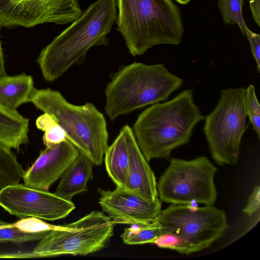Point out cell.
Here are the masks:
<instances>
[{
    "mask_svg": "<svg viewBox=\"0 0 260 260\" xmlns=\"http://www.w3.org/2000/svg\"><path fill=\"white\" fill-rule=\"evenodd\" d=\"M116 7V0H97L42 50L37 62L46 81H53L74 64L82 63L92 47L108 44Z\"/></svg>",
    "mask_w": 260,
    "mask_h": 260,
    "instance_id": "1",
    "label": "cell"
},
{
    "mask_svg": "<svg viewBox=\"0 0 260 260\" xmlns=\"http://www.w3.org/2000/svg\"><path fill=\"white\" fill-rule=\"evenodd\" d=\"M205 119L191 89L164 103L145 109L133 125V132L146 159H170L172 151L187 144L196 125Z\"/></svg>",
    "mask_w": 260,
    "mask_h": 260,
    "instance_id": "2",
    "label": "cell"
},
{
    "mask_svg": "<svg viewBox=\"0 0 260 260\" xmlns=\"http://www.w3.org/2000/svg\"><path fill=\"white\" fill-rule=\"evenodd\" d=\"M117 4L118 30L132 56L157 45L181 43L184 29L172 0H117Z\"/></svg>",
    "mask_w": 260,
    "mask_h": 260,
    "instance_id": "3",
    "label": "cell"
},
{
    "mask_svg": "<svg viewBox=\"0 0 260 260\" xmlns=\"http://www.w3.org/2000/svg\"><path fill=\"white\" fill-rule=\"evenodd\" d=\"M183 83V80L163 63L135 62L121 67L105 89V112L113 121L120 115L167 100Z\"/></svg>",
    "mask_w": 260,
    "mask_h": 260,
    "instance_id": "4",
    "label": "cell"
},
{
    "mask_svg": "<svg viewBox=\"0 0 260 260\" xmlns=\"http://www.w3.org/2000/svg\"><path fill=\"white\" fill-rule=\"evenodd\" d=\"M29 102L53 116L65 131L67 140L93 165L102 164L109 146V134L104 115L93 104L73 105L59 91L49 88H35Z\"/></svg>",
    "mask_w": 260,
    "mask_h": 260,
    "instance_id": "5",
    "label": "cell"
},
{
    "mask_svg": "<svg viewBox=\"0 0 260 260\" xmlns=\"http://www.w3.org/2000/svg\"><path fill=\"white\" fill-rule=\"evenodd\" d=\"M243 87L221 90L214 109L205 117L203 131L211 155L220 166L236 164L239 158L247 116Z\"/></svg>",
    "mask_w": 260,
    "mask_h": 260,
    "instance_id": "6",
    "label": "cell"
},
{
    "mask_svg": "<svg viewBox=\"0 0 260 260\" xmlns=\"http://www.w3.org/2000/svg\"><path fill=\"white\" fill-rule=\"evenodd\" d=\"M196 204H171L161 210L157 219L164 233H172L180 238L183 254L209 247L230 228L223 210L213 205L199 207Z\"/></svg>",
    "mask_w": 260,
    "mask_h": 260,
    "instance_id": "7",
    "label": "cell"
},
{
    "mask_svg": "<svg viewBox=\"0 0 260 260\" xmlns=\"http://www.w3.org/2000/svg\"><path fill=\"white\" fill-rule=\"evenodd\" d=\"M217 170L205 156L191 160L171 158L157 183L158 197L171 204L213 205L217 197L214 182Z\"/></svg>",
    "mask_w": 260,
    "mask_h": 260,
    "instance_id": "8",
    "label": "cell"
},
{
    "mask_svg": "<svg viewBox=\"0 0 260 260\" xmlns=\"http://www.w3.org/2000/svg\"><path fill=\"white\" fill-rule=\"evenodd\" d=\"M115 223L100 211L50 232L32 252L19 257H44L64 254L86 255L102 250L113 235Z\"/></svg>",
    "mask_w": 260,
    "mask_h": 260,
    "instance_id": "9",
    "label": "cell"
},
{
    "mask_svg": "<svg viewBox=\"0 0 260 260\" xmlns=\"http://www.w3.org/2000/svg\"><path fill=\"white\" fill-rule=\"evenodd\" d=\"M79 0H0V26L31 27L72 23L82 14Z\"/></svg>",
    "mask_w": 260,
    "mask_h": 260,
    "instance_id": "10",
    "label": "cell"
},
{
    "mask_svg": "<svg viewBox=\"0 0 260 260\" xmlns=\"http://www.w3.org/2000/svg\"><path fill=\"white\" fill-rule=\"evenodd\" d=\"M0 206L10 214L22 218L35 217L54 221L67 217L76 206L49 192L17 183L1 188Z\"/></svg>",
    "mask_w": 260,
    "mask_h": 260,
    "instance_id": "11",
    "label": "cell"
},
{
    "mask_svg": "<svg viewBox=\"0 0 260 260\" xmlns=\"http://www.w3.org/2000/svg\"><path fill=\"white\" fill-rule=\"evenodd\" d=\"M98 190L99 204L115 224H149L158 219L161 211L159 198L148 200L119 186L113 190L100 188Z\"/></svg>",
    "mask_w": 260,
    "mask_h": 260,
    "instance_id": "12",
    "label": "cell"
},
{
    "mask_svg": "<svg viewBox=\"0 0 260 260\" xmlns=\"http://www.w3.org/2000/svg\"><path fill=\"white\" fill-rule=\"evenodd\" d=\"M79 150L68 140L46 148L26 171L24 185L37 189L48 190L79 155Z\"/></svg>",
    "mask_w": 260,
    "mask_h": 260,
    "instance_id": "13",
    "label": "cell"
},
{
    "mask_svg": "<svg viewBox=\"0 0 260 260\" xmlns=\"http://www.w3.org/2000/svg\"><path fill=\"white\" fill-rule=\"evenodd\" d=\"M122 129L129 151L128 173L124 188L154 201L158 198L154 174L141 151L132 128L125 125Z\"/></svg>",
    "mask_w": 260,
    "mask_h": 260,
    "instance_id": "14",
    "label": "cell"
},
{
    "mask_svg": "<svg viewBox=\"0 0 260 260\" xmlns=\"http://www.w3.org/2000/svg\"><path fill=\"white\" fill-rule=\"evenodd\" d=\"M93 165L89 159L80 153L60 177L54 193L71 201L74 195L88 190L87 182L93 178Z\"/></svg>",
    "mask_w": 260,
    "mask_h": 260,
    "instance_id": "15",
    "label": "cell"
},
{
    "mask_svg": "<svg viewBox=\"0 0 260 260\" xmlns=\"http://www.w3.org/2000/svg\"><path fill=\"white\" fill-rule=\"evenodd\" d=\"M35 88L32 77L22 73L6 75L0 79V105L12 111L29 102Z\"/></svg>",
    "mask_w": 260,
    "mask_h": 260,
    "instance_id": "16",
    "label": "cell"
},
{
    "mask_svg": "<svg viewBox=\"0 0 260 260\" xmlns=\"http://www.w3.org/2000/svg\"><path fill=\"white\" fill-rule=\"evenodd\" d=\"M107 172L116 186L124 187L129 164V151L123 130L121 128L105 153Z\"/></svg>",
    "mask_w": 260,
    "mask_h": 260,
    "instance_id": "17",
    "label": "cell"
},
{
    "mask_svg": "<svg viewBox=\"0 0 260 260\" xmlns=\"http://www.w3.org/2000/svg\"><path fill=\"white\" fill-rule=\"evenodd\" d=\"M29 120L0 105V142L19 151L28 142Z\"/></svg>",
    "mask_w": 260,
    "mask_h": 260,
    "instance_id": "18",
    "label": "cell"
},
{
    "mask_svg": "<svg viewBox=\"0 0 260 260\" xmlns=\"http://www.w3.org/2000/svg\"><path fill=\"white\" fill-rule=\"evenodd\" d=\"M24 172L11 148L0 142V187L19 183Z\"/></svg>",
    "mask_w": 260,
    "mask_h": 260,
    "instance_id": "19",
    "label": "cell"
},
{
    "mask_svg": "<svg viewBox=\"0 0 260 260\" xmlns=\"http://www.w3.org/2000/svg\"><path fill=\"white\" fill-rule=\"evenodd\" d=\"M162 234L163 227L157 220L147 224L132 225L124 229L120 237L125 244L139 245L153 243Z\"/></svg>",
    "mask_w": 260,
    "mask_h": 260,
    "instance_id": "20",
    "label": "cell"
},
{
    "mask_svg": "<svg viewBox=\"0 0 260 260\" xmlns=\"http://www.w3.org/2000/svg\"><path fill=\"white\" fill-rule=\"evenodd\" d=\"M37 127L44 132L42 140L46 147L60 143L67 139L65 131L52 115L44 113L36 120Z\"/></svg>",
    "mask_w": 260,
    "mask_h": 260,
    "instance_id": "21",
    "label": "cell"
},
{
    "mask_svg": "<svg viewBox=\"0 0 260 260\" xmlns=\"http://www.w3.org/2000/svg\"><path fill=\"white\" fill-rule=\"evenodd\" d=\"M243 0H218V7L223 22L229 24H236L242 34L246 36L247 27L242 14Z\"/></svg>",
    "mask_w": 260,
    "mask_h": 260,
    "instance_id": "22",
    "label": "cell"
},
{
    "mask_svg": "<svg viewBox=\"0 0 260 260\" xmlns=\"http://www.w3.org/2000/svg\"><path fill=\"white\" fill-rule=\"evenodd\" d=\"M10 224L0 228V242L21 244L25 242L40 241L50 232L26 233L10 226Z\"/></svg>",
    "mask_w": 260,
    "mask_h": 260,
    "instance_id": "23",
    "label": "cell"
},
{
    "mask_svg": "<svg viewBox=\"0 0 260 260\" xmlns=\"http://www.w3.org/2000/svg\"><path fill=\"white\" fill-rule=\"evenodd\" d=\"M245 104L247 116L252 125L253 130L260 139V106L252 84H250L246 89Z\"/></svg>",
    "mask_w": 260,
    "mask_h": 260,
    "instance_id": "24",
    "label": "cell"
},
{
    "mask_svg": "<svg viewBox=\"0 0 260 260\" xmlns=\"http://www.w3.org/2000/svg\"><path fill=\"white\" fill-rule=\"evenodd\" d=\"M10 226L26 233L49 232L62 228V225L49 224L41 219L35 217L22 218Z\"/></svg>",
    "mask_w": 260,
    "mask_h": 260,
    "instance_id": "25",
    "label": "cell"
},
{
    "mask_svg": "<svg viewBox=\"0 0 260 260\" xmlns=\"http://www.w3.org/2000/svg\"><path fill=\"white\" fill-rule=\"evenodd\" d=\"M259 209L260 186L256 185L248 197L247 203L243 209V212L250 216L256 212H259Z\"/></svg>",
    "mask_w": 260,
    "mask_h": 260,
    "instance_id": "26",
    "label": "cell"
},
{
    "mask_svg": "<svg viewBox=\"0 0 260 260\" xmlns=\"http://www.w3.org/2000/svg\"><path fill=\"white\" fill-rule=\"evenodd\" d=\"M246 37L249 41L251 50L256 64L257 71L260 72V35L251 31L248 27L246 29Z\"/></svg>",
    "mask_w": 260,
    "mask_h": 260,
    "instance_id": "27",
    "label": "cell"
},
{
    "mask_svg": "<svg viewBox=\"0 0 260 260\" xmlns=\"http://www.w3.org/2000/svg\"><path fill=\"white\" fill-rule=\"evenodd\" d=\"M251 12L255 22L260 25V0H251L250 1Z\"/></svg>",
    "mask_w": 260,
    "mask_h": 260,
    "instance_id": "28",
    "label": "cell"
},
{
    "mask_svg": "<svg viewBox=\"0 0 260 260\" xmlns=\"http://www.w3.org/2000/svg\"><path fill=\"white\" fill-rule=\"evenodd\" d=\"M0 26V30H1ZM7 75L6 72L5 63H4V53L2 46V42L1 40L0 35V79L2 77Z\"/></svg>",
    "mask_w": 260,
    "mask_h": 260,
    "instance_id": "29",
    "label": "cell"
},
{
    "mask_svg": "<svg viewBox=\"0 0 260 260\" xmlns=\"http://www.w3.org/2000/svg\"><path fill=\"white\" fill-rule=\"evenodd\" d=\"M175 1L180 4L186 5V4H187L190 2V0H175Z\"/></svg>",
    "mask_w": 260,
    "mask_h": 260,
    "instance_id": "30",
    "label": "cell"
},
{
    "mask_svg": "<svg viewBox=\"0 0 260 260\" xmlns=\"http://www.w3.org/2000/svg\"><path fill=\"white\" fill-rule=\"evenodd\" d=\"M9 223L0 220V228L7 225Z\"/></svg>",
    "mask_w": 260,
    "mask_h": 260,
    "instance_id": "31",
    "label": "cell"
}]
</instances>
